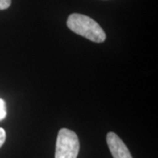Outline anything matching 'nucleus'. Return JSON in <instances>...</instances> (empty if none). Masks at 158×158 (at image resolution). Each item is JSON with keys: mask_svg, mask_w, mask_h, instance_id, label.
Here are the masks:
<instances>
[{"mask_svg": "<svg viewBox=\"0 0 158 158\" xmlns=\"http://www.w3.org/2000/svg\"><path fill=\"white\" fill-rule=\"evenodd\" d=\"M67 26L72 32L93 42L102 43L106 39L105 31L98 23L84 14L72 13L67 19Z\"/></svg>", "mask_w": 158, "mask_h": 158, "instance_id": "1", "label": "nucleus"}, {"mask_svg": "<svg viewBox=\"0 0 158 158\" xmlns=\"http://www.w3.org/2000/svg\"><path fill=\"white\" fill-rule=\"evenodd\" d=\"M79 140L76 133L62 128L57 135L55 158H77L79 153Z\"/></svg>", "mask_w": 158, "mask_h": 158, "instance_id": "2", "label": "nucleus"}, {"mask_svg": "<svg viewBox=\"0 0 158 158\" xmlns=\"http://www.w3.org/2000/svg\"><path fill=\"white\" fill-rule=\"evenodd\" d=\"M106 142L113 158H133L129 149L115 133H108Z\"/></svg>", "mask_w": 158, "mask_h": 158, "instance_id": "3", "label": "nucleus"}, {"mask_svg": "<svg viewBox=\"0 0 158 158\" xmlns=\"http://www.w3.org/2000/svg\"><path fill=\"white\" fill-rule=\"evenodd\" d=\"M6 106L5 100L0 98V121L3 120L6 116Z\"/></svg>", "mask_w": 158, "mask_h": 158, "instance_id": "4", "label": "nucleus"}, {"mask_svg": "<svg viewBox=\"0 0 158 158\" xmlns=\"http://www.w3.org/2000/svg\"><path fill=\"white\" fill-rule=\"evenodd\" d=\"M11 4V0H0V10L8 9Z\"/></svg>", "mask_w": 158, "mask_h": 158, "instance_id": "5", "label": "nucleus"}, {"mask_svg": "<svg viewBox=\"0 0 158 158\" xmlns=\"http://www.w3.org/2000/svg\"><path fill=\"white\" fill-rule=\"evenodd\" d=\"M6 131H5L4 128L0 127V148L4 145V143H5V141H6Z\"/></svg>", "mask_w": 158, "mask_h": 158, "instance_id": "6", "label": "nucleus"}]
</instances>
